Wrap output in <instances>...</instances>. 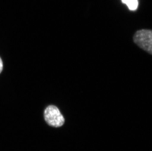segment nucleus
<instances>
[{
    "mask_svg": "<svg viewBox=\"0 0 152 151\" xmlns=\"http://www.w3.org/2000/svg\"><path fill=\"white\" fill-rule=\"evenodd\" d=\"M44 118L50 126L58 128L62 127L65 123V118L56 106H48L44 112Z\"/></svg>",
    "mask_w": 152,
    "mask_h": 151,
    "instance_id": "nucleus-2",
    "label": "nucleus"
},
{
    "mask_svg": "<svg viewBox=\"0 0 152 151\" xmlns=\"http://www.w3.org/2000/svg\"><path fill=\"white\" fill-rule=\"evenodd\" d=\"M122 3L126 4L129 10H135L138 7V0H122Z\"/></svg>",
    "mask_w": 152,
    "mask_h": 151,
    "instance_id": "nucleus-3",
    "label": "nucleus"
},
{
    "mask_svg": "<svg viewBox=\"0 0 152 151\" xmlns=\"http://www.w3.org/2000/svg\"><path fill=\"white\" fill-rule=\"evenodd\" d=\"M3 68V61L1 60V59L0 57V73H1Z\"/></svg>",
    "mask_w": 152,
    "mask_h": 151,
    "instance_id": "nucleus-4",
    "label": "nucleus"
},
{
    "mask_svg": "<svg viewBox=\"0 0 152 151\" xmlns=\"http://www.w3.org/2000/svg\"><path fill=\"white\" fill-rule=\"evenodd\" d=\"M133 39L139 48L150 54H152V30L148 29L138 30L134 34Z\"/></svg>",
    "mask_w": 152,
    "mask_h": 151,
    "instance_id": "nucleus-1",
    "label": "nucleus"
}]
</instances>
